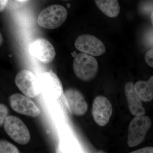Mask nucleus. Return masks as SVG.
Listing matches in <instances>:
<instances>
[{
  "label": "nucleus",
  "mask_w": 153,
  "mask_h": 153,
  "mask_svg": "<svg viewBox=\"0 0 153 153\" xmlns=\"http://www.w3.org/2000/svg\"><path fill=\"white\" fill-rule=\"evenodd\" d=\"M67 16L68 12L64 7L53 5L41 11L38 16V23L41 27L53 30L63 25Z\"/></svg>",
  "instance_id": "nucleus-2"
},
{
  "label": "nucleus",
  "mask_w": 153,
  "mask_h": 153,
  "mask_svg": "<svg viewBox=\"0 0 153 153\" xmlns=\"http://www.w3.org/2000/svg\"><path fill=\"white\" fill-rule=\"evenodd\" d=\"M134 89L141 101L149 102L153 99V76L147 81L140 80L134 85Z\"/></svg>",
  "instance_id": "nucleus-13"
},
{
  "label": "nucleus",
  "mask_w": 153,
  "mask_h": 153,
  "mask_svg": "<svg viewBox=\"0 0 153 153\" xmlns=\"http://www.w3.org/2000/svg\"><path fill=\"white\" fill-rule=\"evenodd\" d=\"M73 68L74 74L79 79L88 82L96 76L98 71V62L93 56L80 53L74 58Z\"/></svg>",
  "instance_id": "nucleus-1"
},
{
  "label": "nucleus",
  "mask_w": 153,
  "mask_h": 153,
  "mask_svg": "<svg viewBox=\"0 0 153 153\" xmlns=\"http://www.w3.org/2000/svg\"><path fill=\"white\" fill-rule=\"evenodd\" d=\"M112 112V105L108 99L102 95L95 97L92 104V114L96 123L100 126H106Z\"/></svg>",
  "instance_id": "nucleus-9"
},
{
  "label": "nucleus",
  "mask_w": 153,
  "mask_h": 153,
  "mask_svg": "<svg viewBox=\"0 0 153 153\" xmlns=\"http://www.w3.org/2000/svg\"><path fill=\"white\" fill-rule=\"evenodd\" d=\"M153 49H151L146 53L145 55V61L147 64L151 67H153Z\"/></svg>",
  "instance_id": "nucleus-17"
},
{
  "label": "nucleus",
  "mask_w": 153,
  "mask_h": 153,
  "mask_svg": "<svg viewBox=\"0 0 153 153\" xmlns=\"http://www.w3.org/2000/svg\"><path fill=\"white\" fill-rule=\"evenodd\" d=\"M67 108L71 114L82 116L87 112L88 106L84 96L74 88L66 89L63 94Z\"/></svg>",
  "instance_id": "nucleus-8"
},
{
  "label": "nucleus",
  "mask_w": 153,
  "mask_h": 153,
  "mask_svg": "<svg viewBox=\"0 0 153 153\" xmlns=\"http://www.w3.org/2000/svg\"><path fill=\"white\" fill-rule=\"evenodd\" d=\"M153 12H152V14H151V22H152V24H153Z\"/></svg>",
  "instance_id": "nucleus-21"
},
{
  "label": "nucleus",
  "mask_w": 153,
  "mask_h": 153,
  "mask_svg": "<svg viewBox=\"0 0 153 153\" xmlns=\"http://www.w3.org/2000/svg\"><path fill=\"white\" fill-rule=\"evenodd\" d=\"M10 105L15 111L33 117H38L41 113L40 108L30 98L20 94H15L9 98Z\"/></svg>",
  "instance_id": "nucleus-10"
},
{
  "label": "nucleus",
  "mask_w": 153,
  "mask_h": 153,
  "mask_svg": "<svg viewBox=\"0 0 153 153\" xmlns=\"http://www.w3.org/2000/svg\"><path fill=\"white\" fill-rule=\"evenodd\" d=\"M70 7V5L69 4H67V7Z\"/></svg>",
  "instance_id": "nucleus-23"
},
{
  "label": "nucleus",
  "mask_w": 153,
  "mask_h": 153,
  "mask_svg": "<svg viewBox=\"0 0 153 153\" xmlns=\"http://www.w3.org/2000/svg\"><path fill=\"white\" fill-rule=\"evenodd\" d=\"M76 49L82 53L92 56H102L106 52L104 44L98 38L90 35L79 36L75 42Z\"/></svg>",
  "instance_id": "nucleus-7"
},
{
  "label": "nucleus",
  "mask_w": 153,
  "mask_h": 153,
  "mask_svg": "<svg viewBox=\"0 0 153 153\" xmlns=\"http://www.w3.org/2000/svg\"><path fill=\"white\" fill-rule=\"evenodd\" d=\"M153 147H146L143 148V149H140L138 150L134 151L132 153H153Z\"/></svg>",
  "instance_id": "nucleus-18"
},
{
  "label": "nucleus",
  "mask_w": 153,
  "mask_h": 153,
  "mask_svg": "<svg viewBox=\"0 0 153 153\" xmlns=\"http://www.w3.org/2000/svg\"><path fill=\"white\" fill-rule=\"evenodd\" d=\"M8 114L9 109L7 106L5 105L0 104V126L4 124Z\"/></svg>",
  "instance_id": "nucleus-16"
},
{
  "label": "nucleus",
  "mask_w": 153,
  "mask_h": 153,
  "mask_svg": "<svg viewBox=\"0 0 153 153\" xmlns=\"http://www.w3.org/2000/svg\"><path fill=\"white\" fill-rule=\"evenodd\" d=\"M29 52L31 55L44 63L52 62L56 55L53 45L44 38L37 39L30 44Z\"/></svg>",
  "instance_id": "nucleus-11"
},
{
  "label": "nucleus",
  "mask_w": 153,
  "mask_h": 153,
  "mask_svg": "<svg viewBox=\"0 0 153 153\" xmlns=\"http://www.w3.org/2000/svg\"><path fill=\"white\" fill-rule=\"evenodd\" d=\"M4 127L10 137L19 144L26 145L30 141V134L29 129L19 118L8 116L4 123Z\"/></svg>",
  "instance_id": "nucleus-4"
},
{
  "label": "nucleus",
  "mask_w": 153,
  "mask_h": 153,
  "mask_svg": "<svg viewBox=\"0 0 153 153\" xmlns=\"http://www.w3.org/2000/svg\"><path fill=\"white\" fill-rule=\"evenodd\" d=\"M8 0H0V12H2L5 8Z\"/></svg>",
  "instance_id": "nucleus-19"
},
{
  "label": "nucleus",
  "mask_w": 153,
  "mask_h": 153,
  "mask_svg": "<svg viewBox=\"0 0 153 153\" xmlns=\"http://www.w3.org/2000/svg\"><path fill=\"white\" fill-rule=\"evenodd\" d=\"M38 80L40 90L49 98L57 99L63 94L62 82L54 72L49 71L41 74Z\"/></svg>",
  "instance_id": "nucleus-6"
},
{
  "label": "nucleus",
  "mask_w": 153,
  "mask_h": 153,
  "mask_svg": "<svg viewBox=\"0 0 153 153\" xmlns=\"http://www.w3.org/2000/svg\"><path fill=\"white\" fill-rule=\"evenodd\" d=\"M3 38L1 34V32H0V47L1 45L3 44Z\"/></svg>",
  "instance_id": "nucleus-20"
},
{
  "label": "nucleus",
  "mask_w": 153,
  "mask_h": 153,
  "mask_svg": "<svg viewBox=\"0 0 153 153\" xmlns=\"http://www.w3.org/2000/svg\"><path fill=\"white\" fill-rule=\"evenodd\" d=\"M63 1H68V0H63Z\"/></svg>",
  "instance_id": "nucleus-24"
},
{
  "label": "nucleus",
  "mask_w": 153,
  "mask_h": 153,
  "mask_svg": "<svg viewBox=\"0 0 153 153\" xmlns=\"http://www.w3.org/2000/svg\"><path fill=\"white\" fill-rule=\"evenodd\" d=\"M19 90L29 98H35L41 92L38 78L32 71L24 69L19 71L15 78Z\"/></svg>",
  "instance_id": "nucleus-5"
},
{
  "label": "nucleus",
  "mask_w": 153,
  "mask_h": 153,
  "mask_svg": "<svg viewBox=\"0 0 153 153\" xmlns=\"http://www.w3.org/2000/svg\"><path fill=\"white\" fill-rule=\"evenodd\" d=\"M97 6L107 16L114 18L120 13V8L118 0H94Z\"/></svg>",
  "instance_id": "nucleus-14"
},
{
  "label": "nucleus",
  "mask_w": 153,
  "mask_h": 153,
  "mask_svg": "<svg viewBox=\"0 0 153 153\" xmlns=\"http://www.w3.org/2000/svg\"><path fill=\"white\" fill-rule=\"evenodd\" d=\"M19 2H24L27 1L28 0H16Z\"/></svg>",
  "instance_id": "nucleus-22"
},
{
  "label": "nucleus",
  "mask_w": 153,
  "mask_h": 153,
  "mask_svg": "<svg viewBox=\"0 0 153 153\" xmlns=\"http://www.w3.org/2000/svg\"><path fill=\"white\" fill-rule=\"evenodd\" d=\"M125 91L131 113L135 116L145 115L144 108L143 106L141 100L135 92L134 83L131 82L126 83Z\"/></svg>",
  "instance_id": "nucleus-12"
},
{
  "label": "nucleus",
  "mask_w": 153,
  "mask_h": 153,
  "mask_svg": "<svg viewBox=\"0 0 153 153\" xmlns=\"http://www.w3.org/2000/svg\"><path fill=\"white\" fill-rule=\"evenodd\" d=\"M19 153L18 148L5 140H0V153Z\"/></svg>",
  "instance_id": "nucleus-15"
},
{
  "label": "nucleus",
  "mask_w": 153,
  "mask_h": 153,
  "mask_svg": "<svg viewBox=\"0 0 153 153\" xmlns=\"http://www.w3.org/2000/svg\"><path fill=\"white\" fill-rule=\"evenodd\" d=\"M152 123L151 119L145 115L132 120L128 128L127 144L129 147L137 146L143 141Z\"/></svg>",
  "instance_id": "nucleus-3"
}]
</instances>
